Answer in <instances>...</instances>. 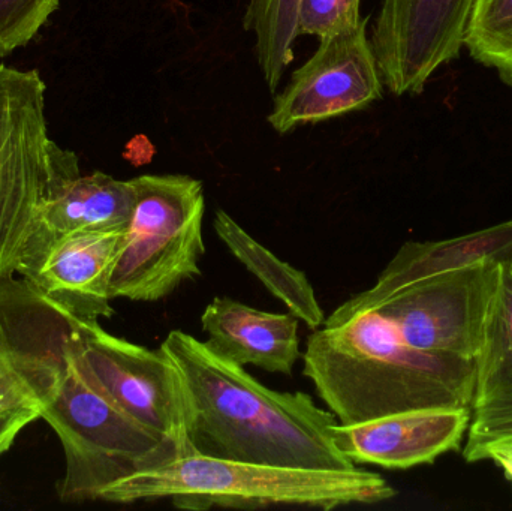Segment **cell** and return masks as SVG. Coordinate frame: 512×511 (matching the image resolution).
Masks as SVG:
<instances>
[{"instance_id": "cell-1", "label": "cell", "mask_w": 512, "mask_h": 511, "mask_svg": "<svg viewBox=\"0 0 512 511\" xmlns=\"http://www.w3.org/2000/svg\"><path fill=\"white\" fill-rule=\"evenodd\" d=\"M71 314L26 279L0 281V378L39 408L62 443L60 500L84 503L188 455L117 407L78 368Z\"/></svg>"}, {"instance_id": "cell-2", "label": "cell", "mask_w": 512, "mask_h": 511, "mask_svg": "<svg viewBox=\"0 0 512 511\" xmlns=\"http://www.w3.org/2000/svg\"><path fill=\"white\" fill-rule=\"evenodd\" d=\"M182 375L192 455L277 467L354 470L337 449L331 411L307 393L274 392L245 366L212 353L194 336L173 330L161 345Z\"/></svg>"}, {"instance_id": "cell-3", "label": "cell", "mask_w": 512, "mask_h": 511, "mask_svg": "<svg viewBox=\"0 0 512 511\" xmlns=\"http://www.w3.org/2000/svg\"><path fill=\"white\" fill-rule=\"evenodd\" d=\"M301 359L303 375L343 425L471 407L475 360L408 347L355 296L312 330Z\"/></svg>"}, {"instance_id": "cell-4", "label": "cell", "mask_w": 512, "mask_h": 511, "mask_svg": "<svg viewBox=\"0 0 512 511\" xmlns=\"http://www.w3.org/2000/svg\"><path fill=\"white\" fill-rule=\"evenodd\" d=\"M396 495L379 474L357 467L312 470L192 455L120 480L102 492L99 501L134 504L170 500L176 509L192 511L285 506L331 510L384 503Z\"/></svg>"}, {"instance_id": "cell-5", "label": "cell", "mask_w": 512, "mask_h": 511, "mask_svg": "<svg viewBox=\"0 0 512 511\" xmlns=\"http://www.w3.org/2000/svg\"><path fill=\"white\" fill-rule=\"evenodd\" d=\"M132 183L134 209L111 275V299L158 302L201 275L203 183L185 174H144Z\"/></svg>"}, {"instance_id": "cell-6", "label": "cell", "mask_w": 512, "mask_h": 511, "mask_svg": "<svg viewBox=\"0 0 512 511\" xmlns=\"http://www.w3.org/2000/svg\"><path fill=\"white\" fill-rule=\"evenodd\" d=\"M499 264L486 261L417 281L376 279L354 294L414 350L475 360L498 282Z\"/></svg>"}, {"instance_id": "cell-7", "label": "cell", "mask_w": 512, "mask_h": 511, "mask_svg": "<svg viewBox=\"0 0 512 511\" xmlns=\"http://www.w3.org/2000/svg\"><path fill=\"white\" fill-rule=\"evenodd\" d=\"M45 90L36 69L0 65V281L18 273L47 194Z\"/></svg>"}, {"instance_id": "cell-8", "label": "cell", "mask_w": 512, "mask_h": 511, "mask_svg": "<svg viewBox=\"0 0 512 511\" xmlns=\"http://www.w3.org/2000/svg\"><path fill=\"white\" fill-rule=\"evenodd\" d=\"M71 347L78 368L117 407L173 438L192 456L186 440L188 407L182 375L162 348L149 350L117 338L105 332L98 320L74 312Z\"/></svg>"}, {"instance_id": "cell-9", "label": "cell", "mask_w": 512, "mask_h": 511, "mask_svg": "<svg viewBox=\"0 0 512 511\" xmlns=\"http://www.w3.org/2000/svg\"><path fill=\"white\" fill-rule=\"evenodd\" d=\"M370 17L319 39L318 50L274 98L268 122L279 134L369 107L382 98L384 81L367 36Z\"/></svg>"}, {"instance_id": "cell-10", "label": "cell", "mask_w": 512, "mask_h": 511, "mask_svg": "<svg viewBox=\"0 0 512 511\" xmlns=\"http://www.w3.org/2000/svg\"><path fill=\"white\" fill-rule=\"evenodd\" d=\"M477 0H384L372 27L373 53L384 86L417 95L465 47Z\"/></svg>"}, {"instance_id": "cell-11", "label": "cell", "mask_w": 512, "mask_h": 511, "mask_svg": "<svg viewBox=\"0 0 512 511\" xmlns=\"http://www.w3.org/2000/svg\"><path fill=\"white\" fill-rule=\"evenodd\" d=\"M125 228L80 230L33 246L21 278L86 320L113 317L110 281Z\"/></svg>"}, {"instance_id": "cell-12", "label": "cell", "mask_w": 512, "mask_h": 511, "mask_svg": "<svg viewBox=\"0 0 512 511\" xmlns=\"http://www.w3.org/2000/svg\"><path fill=\"white\" fill-rule=\"evenodd\" d=\"M471 407L409 411L331 429L337 449L352 464L408 470L459 450L468 434Z\"/></svg>"}, {"instance_id": "cell-13", "label": "cell", "mask_w": 512, "mask_h": 511, "mask_svg": "<svg viewBox=\"0 0 512 511\" xmlns=\"http://www.w3.org/2000/svg\"><path fill=\"white\" fill-rule=\"evenodd\" d=\"M512 446V264H499L498 282L475 357L474 392L463 458L489 461Z\"/></svg>"}, {"instance_id": "cell-14", "label": "cell", "mask_w": 512, "mask_h": 511, "mask_svg": "<svg viewBox=\"0 0 512 511\" xmlns=\"http://www.w3.org/2000/svg\"><path fill=\"white\" fill-rule=\"evenodd\" d=\"M48 165L47 194L27 251L72 231L126 228L135 203L132 179L117 180L102 171L81 174L77 155L54 141Z\"/></svg>"}, {"instance_id": "cell-15", "label": "cell", "mask_w": 512, "mask_h": 511, "mask_svg": "<svg viewBox=\"0 0 512 511\" xmlns=\"http://www.w3.org/2000/svg\"><path fill=\"white\" fill-rule=\"evenodd\" d=\"M298 318L259 311L231 297H215L201 315L206 347L236 365L291 375L301 359Z\"/></svg>"}, {"instance_id": "cell-16", "label": "cell", "mask_w": 512, "mask_h": 511, "mask_svg": "<svg viewBox=\"0 0 512 511\" xmlns=\"http://www.w3.org/2000/svg\"><path fill=\"white\" fill-rule=\"evenodd\" d=\"M486 261L512 264V219L453 239L406 242L379 278L402 284Z\"/></svg>"}, {"instance_id": "cell-17", "label": "cell", "mask_w": 512, "mask_h": 511, "mask_svg": "<svg viewBox=\"0 0 512 511\" xmlns=\"http://www.w3.org/2000/svg\"><path fill=\"white\" fill-rule=\"evenodd\" d=\"M213 227L231 254L252 273L291 314L303 321L310 330L324 324L325 315L316 299L315 290L307 276L277 258L264 245L237 224L225 210H216Z\"/></svg>"}, {"instance_id": "cell-18", "label": "cell", "mask_w": 512, "mask_h": 511, "mask_svg": "<svg viewBox=\"0 0 512 511\" xmlns=\"http://www.w3.org/2000/svg\"><path fill=\"white\" fill-rule=\"evenodd\" d=\"M301 0H249L243 27L255 36V54L270 92L294 62Z\"/></svg>"}, {"instance_id": "cell-19", "label": "cell", "mask_w": 512, "mask_h": 511, "mask_svg": "<svg viewBox=\"0 0 512 511\" xmlns=\"http://www.w3.org/2000/svg\"><path fill=\"white\" fill-rule=\"evenodd\" d=\"M465 47L478 63L496 69L512 89V0H477Z\"/></svg>"}, {"instance_id": "cell-20", "label": "cell", "mask_w": 512, "mask_h": 511, "mask_svg": "<svg viewBox=\"0 0 512 511\" xmlns=\"http://www.w3.org/2000/svg\"><path fill=\"white\" fill-rule=\"evenodd\" d=\"M60 0H0V57L29 44Z\"/></svg>"}, {"instance_id": "cell-21", "label": "cell", "mask_w": 512, "mask_h": 511, "mask_svg": "<svg viewBox=\"0 0 512 511\" xmlns=\"http://www.w3.org/2000/svg\"><path fill=\"white\" fill-rule=\"evenodd\" d=\"M360 0H301L298 32L324 39L361 21Z\"/></svg>"}, {"instance_id": "cell-22", "label": "cell", "mask_w": 512, "mask_h": 511, "mask_svg": "<svg viewBox=\"0 0 512 511\" xmlns=\"http://www.w3.org/2000/svg\"><path fill=\"white\" fill-rule=\"evenodd\" d=\"M38 419L39 408L0 378V456L11 449L24 428Z\"/></svg>"}, {"instance_id": "cell-23", "label": "cell", "mask_w": 512, "mask_h": 511, "mask_svg": "<svg viewBox=\"0 0 512 511\" xmlns=\"http://www.w3.org/2000/svg\"><path fill=\"white\" fill-rule=\"evenodd\" d=\"M490 461L495 462L498 467H501L507 479L512 482V446L496 450V452L490 456Z\"/></svg>"}]
</instances>
